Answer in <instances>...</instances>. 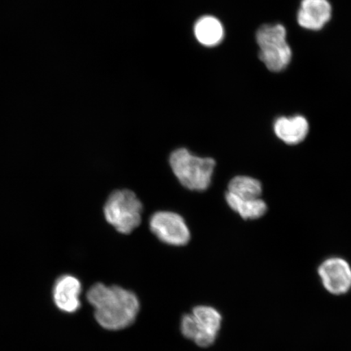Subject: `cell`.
I'll use <instances>...</instances> for the list:
<instances>
[{
  "label": "cell",
  "mask_w": 351,
  "mask_h": 351,
  "mask_svg": "<svg viewBox=\"0 0 351 351\" xmlns=\"http://www.w3.org/2000/svg\"><path fill=\"white\" fill-rule=\"evenodd\" d=\"M86 298L94 307L96 322L107 330H121L137 319L140 302L137 295L128 289L96 283L87 291Z\"/></svg>",
  "instance_id": "6da1fadb"
},
{
  "label": "cell",
  "mask_w": 351,
  "mask_h": 351,
  "mask_svg": "<svg viewBox=\"0 0 351 351\" xmlns=\"http://www.w3.org/2000/svg\"><path fill=\"white\" fill-rule=\"evenodd\" d=\"M171 169L180 183L188 190H208L216 168V161L210 157L193 155L187 149L180 148L171 154Z\"/></svg>",
  "instance_id": "7a4b0ae2"
},
{
  "label": "cell",
  "mask_w": 351,
  "mask_h": 351,
  "mask_svg": "<svg viewBox=\"0 0 351 351\" xmlns=\"http://www.w3.org/2000/svg\"><path fill=\"white\" fill-rule=\"evenodd\" d=\"M143 204L130 190L112 193L104 205L105 219L121 234H130L142 222Z\"/></svg>",
  "instance_id": "3957f363"
},
{
  "label": "cell",
  "mask_w": 351,
  "mask_h": 351,
  "mask_svg": "<svg viewBox=\"0 0 351 351\" xmlns=\"http://www.w3.org/2000/svg\"><path fill=\"white\" fill-rule=\"evenodd\" d=\"M256 42L260 47L258 57L270 71L282 72L291 63L292 51L282 25H262L257 30Z\"/></svg>",
  "instance_id": "277c9868"
},
{
  "label": "cell",
  "mask_w": 351,
  "mask_h": 351,
  "mask_svg": "<svg viewBox=\"0 0 351 351\" xmlns=\"http://www.w3.org/2000/svg\"><path fill=\"white\" fill-rule=\"evenodd\" d=\"M221 314L210 306H197L191 314L184 315L181 323L182 335L200 348L213 346L221 329Z\"/></svg>",
  "instance_id": "5b68a950"
},
{
  "label": "cell",
  "mask_w": 351,
  "mask_h": 351,
  "mask_svg": "<svg viewBox=\"0 0 351 351\" xmlns=\"http://www.w3.org/2000/svg\"><path fill=\"white\" fill-rule=\"evenodd\" d=\"M150 228L158 239L165 244L182 247L191 240V232L185 219L172 212H157L150 219Z\"/></svg>",
  "instance_id": "8992f818"
},
{
  "label": "cell",
  "mask_w": 351,
  "mask_h": 351,
  "mask_svg": "<svg viewBox=\"0 0 351 351\" xmlns=\"http://www.w3.org/2000/svg\"><path fill=\"white\" fill-rule=\"evenodd\" d=\"M318 275L324 288L332 295H343L351 289V266L343 258H326L320 263Z\"/></svg>",
  "instance_id": "52a82bcc"
},
{
  "label": "cell",
  "mask_w": 351,
  "mask_h": 351,
  "mask_svg": "<svg viewBox=\"0 0 351 351\" xmlns=\"http://www.w3.org/2000/svg\"><path fill=\"white\" fill-rule=\"evenodd\" d=\"M82 285L73 275L64 274L56 280L52 288V300L57 309L73 314L80 309Z\"/></svg>",
  "instance_id": "ba28073f"
},
{
  "label": "cell",
  "mask_w": 351,
  "mask_h": 351,
  "mask_svg": "<svg viewBox=\"0 0 351 351\" xmlns=\"http://www.w3.org/2000/svg\"><path fill=\"white\" fill-rule=\"evenodd\" d=\"M309 131V122L302 115L279 117L274 122L276 137L291 146L304 142Z\"/></svg>",
  "instance_id": "9c48e42d"
},
{
  "label": "cell",
  "mask_w": 351,
  "mask_h": 351,
  "mask_svg": "<svg viewBox=\"0 0 351 351\" xmlns=\"http://www.w3.org/2000/svg\"><path fill=\"white\" fill-rule=\"evenodd\" d=\"M331 16L332 6L328 0H302L297 20L302 28L319 30Z\"/></svg>",
  "instance_id": "30bf717a"
},
{
  "label": "cell",
  "mask_w": 351,
  "mask_h": 351,
  "mask_svg": "<svg viewBox=\"0 0 351 351\" xmlns=\"http://www.w3.org/2000/svg\"><path fill=\"white\" fill-rule=\"evenodd\" d=\"M226 201L232 210L243 219H258L267 213V206L261 197L244 199L226 192Z\"/></svg>",
  "instance_id": "8fae6325"
},
{
  "label": "cell",
  "mask_w": 351,
  "mask_h": 351,
  "mask_svg": "<svg viewBox=\"0 0 351 351\" xmlns=\"http://www.w3.org/2000/svg\"><path fill=\"white\" fill-rule=\"evenodd\" d=\"M195 36L205 46H215L221 43L223 29L221 21L213 16H205L197 22Z\"/></svg>",
  "instance_id": "7c38bea8"
},
{
  "label": "cell",
  "mask_w": 351,
  "mask_h": 351,
  "mask_svg": "<svg viewBox=\"0 0 351 351\" xmlns=\"http://www.w3.org/2000/svg\"><path fill=\"white\" fill-rule=\"evenodd\" d=\"M227 191L244 199H256L261 197L263 186L261 181L256 178L239 175L230 180Z\"/></svg>",
  "instance_id": "4fadbf2b"
}]
</instances>
